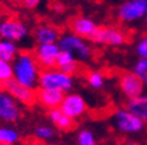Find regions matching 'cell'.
I'll list each match as a JSON object with an SVG mask.
<instances>
[{
	"mask_svg": "<svg viewBox=\"0 0 147 145\" xmlns=\"http://www.w3.org/2000/svg\"><path fill=\"white\" fill-rule=\"evenodd\" d=\"M5 92H8V94L12 98L17 100L18 102H21L25 106H32L37 102V94L34 89L22 86L18 82H16L15 80L5 82Z\"/></svg>",
	"mask_w": 147,
	"mask_h": 145,
	"instance_id": "obj_10",
	"label": "cell"
},
{
	"mask_svg": "<svg viewBox=\"0 0 147 145\" xmlns=\"http://www.w3.org/2000/svg\"><path fill=\"white\" fill-rule=\"evenodd\" d=\"M134 73L141 77V76L147 75V59H141L134 67Z\"/></svg>",
	"mask_w": 147,
	"mask_h": 145,
	"instance_id": "obj_25",
	"label": "cell"
},
{
	"mask_svg": "<svg viewBox=\"0 0 147 145\" xmlns=\"http://www.w3.org/2000/svg\"><path fill=\"white\" fill-rule=\"evenodd\" d=\"M87 80H88L89 85L95 89H98L104 85V77H102V75L100 72H95V71L89 72L88 76H87Z\"/></svg>",
	"mask_w": 147,
	"mask_h": 145,
	"instance_id": "obj_22",
	"label": "cell"
},
{
	"mask_svg": "<svg viewBox=\"0 0 147 145\" xmlns=\"http://www.w3.org/2000/svg\"><path fill=\"white\" fill-rule=\"evenodd\" d=\"M127 110L138 116L143 123H147V97H138L130 100L127 103Z\"/></svg>",
	"mask_w": 147,
	"mask_h": 145,
	"instance_id": "obj_18",
	"label": "cell"
},
{
	"mask_svg": "<svg viewBox=\"0 0 147 145\" xmlns=\"http://www.w3.org/2000/svg\"><path fill=\"white\" fill-rule=\"evenodd\" d=\"M32 145H47V144H43L41 140H34V141L32 142Z\"/></svg>",
	"mask_w": 147,
	"mask_h": 145,
	"instance_id": "obj_28",
	"label": "cell"
},
{
	"mask_svg": "<svg viewBox=\"0 0 147 145\" xmlns=\"http://www.w3.org/2000/svg\"><path fill=\"white\" fill-rule=\"evenodd\" d=\"M114 118H116V124L118 130L126 133L139 132L144 127L143 122L126 109L117 110L116 114H114Z\"/></svg>",
	"mask_w": 147,
	"mask_h": 145,
	"instance_id": "obj_6",
	"label": "cell"
},
{
	"mask_svg": "<svg viewBox=\"0 0 147 145\" xmlns=\"http://www.w3.org/2000/svg\"><path fill=\"white\" fill-rule=\"evenodd\" d=\"M59 110L70 119H76L82 116L87 110V103L82 96L79 94H68L64 96V100L62 105L59 106Z\"/></svg>",
	"mask_w": 147,
	"mask_h": 145,
	"instance_id": "obj_8",
	"label": "cell"
},
{
	"mask_svg": "<svg viewBox=\"0 0 147 145\" xmlns=\"http://www.w3.org/2000/svg\"><path fill=\"white\" fill-rule=\"evenodd\" d=\"M147 15V0H130L118 9V16L122 21H135Z\"/></svg>",
	"mask_w": 147,
	"mask_h": 145,
	"instance_id": "obj_7",
	"label": "cell"
},
{
	"mask_svg": "<svg viewBox=\"0 0 147 145\" xmlns=\"http://www.w3.org/2000/svg\"><path fill=\"white\" fill-rule=\"evenodd\" d=\"M79 145H96V140L89 131H82L78 136Z\"/></svg>",
	"mask_w": 147,
	"mask_h": 145,
	"instance_id": "obj_23",
	"label": "cell"
},
{
	"mask_svg": "<svg viewBox=\"0 0 147 145\" xmlns=\"http://www.w3.org/2000/svg\"><path fill=\"white\" fill-rule=\"evenodd\" d=\"M89 39L97 43H102V45L119 46L126 42V35L123 34V31H121L119 29H116V27L97 26V29L91 35Z\"/></svg>",
	"mask_w": 147,
	"mask_h": 145,
	"instance_id": "obj_4",
	"label": "cell"
},
{
	"mask_svg": "<svg viewBox=\"0 0 147 145\" xmlns=\"http://www.w3.org/2000/svg\"><path fill=\"white\" fill-rule=\"evenodd\" d=\"M139 79H141V81L143 82V85H144V84H147V75H144V76H141Z\"/></svg>",
	"mask_w": 147,
	"mask_h": 145,
	"instance_id": "obj_29",
	"label": "cell"
},
{
	"mask_svg": "<svg viewBox=\"0 0 147 145\" xmlns=\"http://www.w3.org/2000/svg\"><path fill=\"white\" fill-rule=\"evenodd\" d=\"M61 48L57 43L53 45H38L34 50V57L40 67H43L46 71H50L55 67L57 57H58Z\"/></svg>",
	"mask_w": 147,
	"mask_h": 145,
	"instance_id": "obj_5",
	"label": "cell"
},
{
	"mask_svg": "<svg viewBox=\"0 0 147 145\" xmlns=\"http://www.w3.org/2000/svg\"><path fill=\"white\" fill-rule=\"evenodd\" d=\"M96 29H97V26H96L95 22L86 17H78L75 20H72V22H71V30L79 38L86 37V38L89 39L92 34L95 33Z\"/></svg>",
	"mask_w": 147,
	"mask_h": 145,
	"instance_id": "obj_14",
	"label": "cell"
},
{
	"mask_svg": "<svg viewBox=\"0 0 147 145\" xmlns=\"http://www.w3.org/2000/svg\"><path fill=\"white\" fill-rule=\"evenodd\" d=\"M49 118L54 126L61 131H71L75 128V122L63 114L59 109L49 110Z\"/></svg>",
	"mask_w": 147,
	"mask_h": 145,
	"instance_id": "obj_17",
	"label": "cell"
},
{
	"mask_svg": "<svg viewBox=\"0 0 147 145\" xmlns=\"http://www.w3.org/2000/svg\"><path fill=\"white\" fill-rule=\"evenodd\" d=\"M36 38L40 45H53L57 39H59V30L50 25H43L37 29Z\"/></svg>",
	"mask_w": 147,
	"mask_h": 145,
	"instance_id": "obj_16",
	"label": "cell"
},
{
	"mask_svg": "<svg viewBox=\"0 0 147 145\" xmlns=\"http://www.w3.org/2000/svg\"><path fill=\"white\" fill-rule=\"evenodd\" d=\"M38 3H40L38 0H26V1H25V5H26L28 8H34V7L38 5Z\"/></svg>",
	"mask_w": 147,
	"mask_h": 145,
	"instance_id": "obj_27",
	"label": "cell"
},
{
	"mask_svg": "<svg viewBox=\"0 0 147 145\" xmlns=\"http://www.w3.org/2000/svg\"><path fill=\"white\" fill-rule=\"evenodd\" d=\"M26 26L16 18H7L0 22V37L8 39L9 42L22 39L26 37Z\"/></svg>",
	"mask_w": 147,
	"mask_h": 145,
	"instance_id": "obj_9",
	"label": "cell"
},
{
	"mask_svg": "<svg viewBox=\"0 0 147 145\" xmlns=\"http://www.w3.org/2000/svg\"><path fill=\"white\" fill-rule=\"evenodd\" d=\"M38 84H40V88L53 89V90H59L64 93L72 88V79H71V76L62 72L43 71L40 73Z\"/></svg>",
	"mask_w": 147,
	"mask_h": 145,
	"instance_id": "obj_2",
	"label": "cell"
},
{
	"mask_svg": "<svg viewBox=\"0 0 147 145\" xmlns=\"http://www.w3.org/2000/svg\"><path fill=\"white\" fill-rule=\"evenodd\" d=\"M13 80L22 86L34 89L40 80L38 64L30 52H20L13 64Z\"/></svg>",
	"mask_w": 147,
	"mask_h": 145,
	"instance_id": "obj_1",
	"label": "cell"
},
{
	"mask_svg": "<svg viewBox=\"0 0 147 145\" xmlns=\"http://www.w3.org/2000/svg\"><path fill=\"white\" fill-rule=\"evenodd\" d=\"M0 80L8 82L13 80V65L0 59Z\"/></svg>",
	"mask_w": 147,
	"mask_h": 145,
	"instance_id": "obj_21",
	"label": "cell"
},
{
	"mask_svg": "<svg viewBox=\"0 0 147 145\" xmlns=\"http://www.w3.org/2000/svg\"><path fill=\"white\" fill-rule=\"evenodd\" d=\"M119 85H121L123 94L129 97L130 100H135L138 97H141L143 92V82L135 73H122V76L119 77Z\"/></svg>",
	"mask_w": 147,
	"mask_h": 145,
	"instance_id": "obj_11",
	"label": "cell"
},
{
	"mask_svg": "<svg viewBox=\"0 0 147 145\" xmlns=\"http://www.w3.org/2000/svg\"><path fill=\"white\" fill-rule=\"evenodd\" d=\"M146 31H147V15H146Z\"/></svg>",
	"mask_w": 147,
	"mask_h": 145,
	"instance_id": "obj_32",
	"label": "cell"
},
{
	"mask_svg": "<svg viewBox=\"0 0 147 145\" xmlns=\"http://www.w3.org/2000/svg\"><path fill=\"white\" fill-rule=\"evenodd\" d=\"M59 48L61 51H66L72 54L74 56H78L82 60H86L88 59L89 55H91V50L87 46V43L76 37L75 34H68V35H64L59 39Z\"/></svg>",
	"mask_w": 147,
	"mask_h": 145,
	"instance_id": "obj_3",
	"label": "cell"
},
{
	"mask_svg": "<svg viewBox=\"0 0 147 145\" xmlns=\"http://www.w3.org/2000/svg\"><path fill=\"white\" fill-rule=\"evenodd\" d=\"M137 52L141 59H147V37H143L137 46Z\"/></svg>",
	"mask_w": 147,
	"mask_h": 145,
	"instance_id": "obj_26",
	"label": "cell"
},
{
	"mask_svg": "<svg viewBox=\"0 0 147 145\" xmlns=\"http://www.w3.org/2000/svg\"><path fill=\"white\" fill-rule=\"evenodd\" d=\"M4 88H5V82L0 80V92H3V89H4Z\"/></svg>",
	"mask_w": 147,
	"mask_h": 145,
	"instance_id": "obj_30",
	"label": "cell"
},
{
	"mask_svg": "<svg viewBox=\"0 0 147 145\" xmlns=\"http://www.w3.org/2000/svg\"><path fill=\"white\" fill-rule=\"evenodd\" d=\"M18 140V133L12 128L0 127V145L4 144H15Z\"/></svg>",
	"mask_w": 147,
	"mask_h": 145,
	"instance_id": "obj_20",
	"label": "cell"
},
{
	"mask_svg": "<svg viewBox=\"0 0 147 145\" xmlns=\"http://www.w3.org/2000/svg\"><path fill=\"white\" fill-rule=\"evenodd\" d=\"M55 67L59 69V72L66 73V75L71 76L72 73L76 72L78 69V63L75 60V56L70 52L66 51H61L57 57V63H55Z\"/></svg>",
	"mask_w": 147,
	"mask_h": 145,
	"instance_id": "obj_15",
	"label": "cell"
},
{
	"mask_svg": "<svg viewBox=\"0 0 147 145\" xmlns=\"http://www.w3.org/2000/svg\"><path fill=\"white\" fill-rule=\"evenodd\" d=\"M36 136L38 137L41 141H42V140L51 139V137L54 136V131H53L51 128H49V127H45V126H42V127H38L36 130Z\"/></svg>",
	"mask_w": 147,
	"mask_h": 145,
	"instance_id": "obj_24",
	"label": "cell"
},
{
	"mask_svg": "<svg viewBox=\"0 0 147 145\" xmlns=\"http://www.w3.org/2000/svg\"><path fill=\"white\" fill-rule=\"evenodd\" d=\"M20 118V110L15 100L5 92H0V119L5 122H16Z\"/></svg>",
	"mask_w": 147,
	"mask_h": 145,
	"instance_id": "obj_12",
	"label": "cell"
},
{
	"mask_svg": "<svg viewBox=\"0 0 147 145\" xmlns=\"http://www.w3.org/2000/svg\"><path fill=\"white\" fill-rule=\"evenodd\" d=\"M4 145H12V144H4Z\"/></svg>",
	"mask_w": 147,
	"mask_h": 145,
	"instance_id": "obj_33",
	"label": "cell"
},
{
	"mask_svg": "<svg viewBox=\"0 0 147 145\" xmlns=\"http://www.w3.org/2000/svg\"><path fill=\"white\" fill-rule=\"evenodd\" d=\"M50 145H51V144H50Z\"/></svg>",
	"mask_w": 147,
	"mask_h": 145,
	"instance_id": "obj_34",
	"label": "cell"
},
{
	"mask_svg": "<svg viewBox=\"0 0 147 145\" xmlns=\"http://www.w3.org/2000/svg\"><path fill=\"white\" fill-rule=\"evenodd\" d=\"M37 102H40L42 106L47 107L49 110L59 109L64 100V93L59 90H53V89H43L40 88L36 90Z\"/></svg>",
	"mask_w": 147,
	"mask_h": 145,
	"instance_id": "obj_13",
	"label": "cell"
},
{
	"mask_svg": "<svg viewBox=\"0 0 147 145\" xmlns=\"http://www.w3.org/2000/svg\"><path fill=\"white\" fill-rule=\"evenodd\" d=\"M17 47L9 41H0V59L7 63L15 61L17 56Z\"/></svg>",
	"mask_w": 147,
	"mask_h": 145,
	"instance_id": "obj_19",
	"label": "cell"
},
{
	"mask_svg": "<svg viewBox=\"0 0 147 145\" xmlns=\"http://www.w3.org/2000/svg\"><path fill=\"white\" fill-rule=\"evenodd\" d=\"M125 145H137V144H134V142H126Z\"/></svg>",
	"mask_w": 147,
	"mask_h": 145,
	"instance_id": "obj_31",
	"label": "cell"
}]
</instances>
